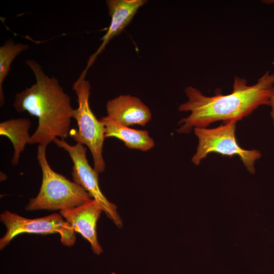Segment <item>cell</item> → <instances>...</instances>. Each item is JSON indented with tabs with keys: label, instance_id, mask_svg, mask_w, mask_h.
I'll list each match as a JSON object with an SVG mask.
<instances>
[{
	"label": "cell",
	"instance_id": "cell-1",
	"mask_svg": "<svg viewBox=\"0 0 274 274\" xmlns=\"http://www.w3.org/2000/svg\"><path fill=\"white\" fill-rule=\"evenodd\" d=\"M185 92L188 100L178 110L190 114L178 122L179 133H188L195 127H207L218 121L237 122L259 106H269L274 94V73L266 71L251 86L245 78L235 77L232 92L227 95L208 96L192 86L187 87Z\"/></svg>",
	"mask_w": 274,
	"mask_h": 274
},
{
	"label": "cell",
	"instance_id": "cell-2",
	"mask_svg": "<svg viewBox=\"0 0 274 274\" xmlns=\"http://www.w3.org/2000/svg\"><path fill=\"white\" fill-rule=\"evenodd\" d=\"M26 64L33 73L36 83L15 94L13 107L18 112H27L38 118L29 144L47 147L55 138H67L74 109L70 96L55 77L46 75L35 60H27Z\"/></svg>",
	"mask_w": 274,
	"mask_h": 274
},
{
	"label": "cell",
	"instance_id": "cell-3",
	"mask_svg": "<svg viewBox=\"0 0 274 274\" xmlns=\"http://www.w3.org/2000/svg\"><path fill=\"white\" fill-rule=\"evenodd\" d=\"M46 147H38L37 159L42 173V184L38 195L29 199L25 209L27 211L68 210L92 199L82 187L51 168L46 158Z\"/></svg>",
	"mask_w": 274,
	"mask_h": 274
},
{
	"label": "cell",
	"instance_id": "cell-4",
	"mask_svg": "<svg viewBox=\"0 0 274 274\" xmlns=\"http://www.w3.org/2000/svg\"><path fill=\"white\" fill-rule=\"evenodd\" d=\"M86 71L83 70L73 83V89L77 96L78 107L74 109L73 118L77 123L78 130L73 129L70 135L77 142L86 145L93 160L94 168L99 174L103 172L106 164L102 156L105 137L104 124L97 119L89 105L91 85L85 79Z\"/></svg>",
	"mask_w": 274,
	"mask_h": 274
},
{
	"label": "cell",
	"instance_id": "cell-5",
	"mask_svg": "<svg viewBox=\"0 0 274 274\" xmlns=\"http://www.w3.org/2000/svg\"><path fill=\"white\" fill-rule=\"evenodd\" d=\"M236 121H227L213 128L195 127L194 132L198 139L196 152L192 162L199 165L201 161L211 153L232 157L238 156L247 170L255 172L254 164L261 157L259 151L245 150L239 146L235 137Z\"/></svg>",
	"mask_w": 274,
	"mask_h": 274
},
{
	"label": "cell",
	"instance_id": "cell-6",
	"mask_svg": "<svg viewBox=\"0 0 274 274\" xmlns=\"http://www.w3.org/2000/svg\"><path fill=\"white\" fill-rule=\"evenodd\" d=\"M0 220L6 228L5 234L0 239L1 250L16 236L24 233L41 235L59 233L62 244L68 247L73 246L76 241V232L59 214L28 219L5 211L1 214Z\"/></svg>",
	"mask_w": 274,
	"mask_h": 274
},
{
	"label": "cell",
	"instance_id": "cell-7",
	"mask_svg": "<svg viewBox=\"0 0 274 274\" xmlns=\"http://www.w3.org/2000/svg\"><path fill=\"white\" fill-rule=\"evenodd\" d=\"M53 143L69 154L73 163V182L87 191L99 204L106 216L117 227L121 228L123 223L117 207L109 201L101 191L98 184L99 173L89 164L86 158V148L79 143L71 145L65 140L58 138L54 139Z\"/></svg>",
	"mask_w": 274,
	"mask_h": 274
},
{
	"label": "cell",
	"instance_id": "cell-8",
	"mask_svg": "<svg viewBox=\"0 0 274 274\" xmlns=\"http://www.w3.org/2000/svg\"><path fill=\"white\" fill-rule=\"evenodd\" d=\"M102 211L99 204L92 199L84 204L59 212L74 230L89 242L93 252L97 255L103 252L96 231L97 222Z\"/></svg>",
	"mask_w": 274,
	"mask_h": 274
},
{
	"label": "cell",
	"instance_id": "cell-9",
	"mask_svg": "<svg viewBox=\"0 0 274 274\" xmlns=\"http://www.w3.org/2000/svg\"><path fill=\"white\" fill-rule=\"evenodd\" d=\"M146 0H107L106 3L109 15L111 18L110 25L101 38V43L90 57L85 71H87L97 56L115 37L119 35L130 23L138 10L146 4Z\"/></svg>",
	"mask_w": 274,
	"mask_h": 274
},
{
	"label": "cell",
	"instance_id": "cell-10",
	"mask_svg": "<svg viewBox=\"0 0 274 274\" xmlns=\"http://www.w3.org/2000/svg\"><path fill=\"white\" fill-rule=\"evenodd\" d=\"M107 116L118 123L129 126H145L151 120L150 109L138 97L129 94L119 95L108 101Z\"/></svg>",
	"mask_w": 274,
	"mask_h": 274
},
{
	"label": "cell",
	"instance_id": "cell-11",
	"mask_svg": "<svg viewBox=\"0 0 274 274\" xmlns=\"http://www.w3.org/2000/svg\"><path fill=\"white\" fill-rule=\"evenodd\" d=\"M105 127V137H114L124 142L129 149L147 151L155 146L153 139L146 130L129 128L116 121L108 116L99 120Z\"/></svg>",
	"mask_w": 274,
	"mask_h": 274
},
{
	"label": "cell",
	"instance_id": "cell-12",
	"mask_svg": "<svg viewBox=\"0 0 274 274\" xmlns=\"http://www.w3.org/2000/svg\"><path fill=\"white\" fill-rule=\"evenodd\" d=\"M31 125V120L25 118L11 119L0 123L1 136L8 138L13 147L11 164L14 166L18 164L21 153L29 144L31 136L28 130Z\"/></svg>",
	"mask_w": 274,
	"mask_h": 274
},
{
	"label": "cell",
	"instance_id": "cell-13",
	"mask_svg": "<svg viewBox=\"0 0 274 274\" xmlns=\"http://www.w3.org/2000/svg\"><path fill=\"white\" fill-rule=\"evenodd\" d=\"M29 46L21 43H15L11 39L7 40L0 47V105L5 103L3 84L8 76L13 61L21 53L27 50Z\"/></svg>",
	"mask_w": 274,
	"mask_h": 274
},
{
	"label": "cell",
	"instance_id": "cell-14",
	"mask_svg": "<svg viewBox=\"0 0 274 274\" xmlns=\"http://www.w3.org/2000/svg\"><path fill=\"white\" fill-rule=\"evenodd\" d=\"M269 106H270L271 108V110L270 112V116L272 119L273 124L274 125V94L270 98Z\"/></svg>",
	"mask_w": 274,
	"mask_h": 274
},
{
	"label": "cell",
	"instance_id": "cell-15",
	"mask_svg": "<svg viewBox=\"0 0 274 274\" xmlns=\"http://www.w3.org/2000/svg\"><path fill=\"white\" fill-rule=\"evenodd\" d=\"M7 179V176L4 173L1 172V181H4Z\"/></svg>",
	"mask_w": 274,
	"mask_h": 274
}]
</instances>
